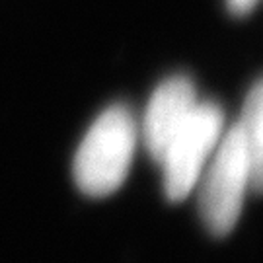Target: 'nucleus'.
<instances>
[{"instance_id":"obj_5","label":"nucleus","mask_w":263,"mask_h":263,"mask_svg":"<svg viewBox=\"0 0 263 263\" xmlns=\"http://www.w3.org/2000/svg\"><path fill=\"white\" fill-rule=\"evenodd\" d=\"M244 144L248 168H250V189L259 193L263 179V86L255 80L246 96L240 121L236 123Z\"/></svg>"},{"instance_id":"obj_3","label":"nucleus","mask_w":263,"mask_h":263,"mask_svg":"<svg viewBox=\"0 0 263 263\" xmlns=\"http://www.w3.org/2000/svg\"><path fill=\"white\" fill-rule=\"evenodd\" d=\"M224 125L222 109L209 102H197L160 160L164 172V193L170 201H181L201 178L205 162L220 141Z\"/></svg>"},{"instance_id":"obj_1","label":"nucleus","mask_w":263,"mask_h":263,"mask_svg":"<svg viewBox=\"0 0 263 263\" xmlns=\"http://www.w3.org/2000/svg\"><path fill=\"white\" fill-rule=\"evenodd\" d=\"M137 123L125 105L107 107L80 142L74 179L82 193L105 197L121 187L137 146Z\"/></svg>"},{"instance_id":"obj_6","label":"nucleus","mask_w":263,"mask_h":263,"mask_svg":"<svg viewBox=\"0 0 263 263\" xmlns=\"http://www.w3.org/2000/svg\"><path fill=\"white\" fill-rule=\"evenodd\" d=\"M228 2V8L236 16H244L248 12H252L254 6L257 4V0H226Z\"/></svg>"},{"instance_id":"obj_4","label":"nucleus","mask_w":263,"mask_h":263,"mask_svg":"<svg viewBox=\"0 0 263 263\" xmlns=\"http://www.w3.org/2000/svg\"><path fill=\"white\" fill-rule=\"evenodd\" d=\"M195 104V86L187 76H172L152 94L142 119V142L156 164H160L170 141L181 129Z\"/></svg>"},{"instance_id":"obj_2","label":"nucleus","mask_w":263,"mask_h":263,"mask_svg":"<svg viewBox=\"0 0 263 263\" xmlns=\"http://www.w3.org/2000/svg\"><path fill=\"white\" fill-rule=\"evenodd\" d=\"M216 152L199 189V207L207 230L226 236L236 226L244 195L250 189V168L238 127L216 142Z\"/></svg>"}]
</instances>
